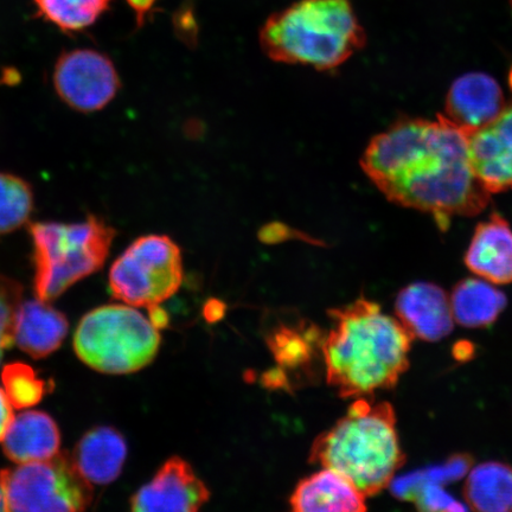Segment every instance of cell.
Returning <instances> with one entry per match:
<instances>
[{
	"label": "cell",
	"instance_id": "ba28073f",
	"mask_svg": "<svg viewBox=\"0 0 512 512\" xmlns=\"http://www.w3.org/2000/svg\"><path fill=\"white\" fill-rule=\"evenodd\" d=\"M0 486L6 511H83L94 496L92 483L66 452L0 471Z\"/></svg>",
	"mask_w": 512,
	"mask_h": 512
},
{
	"label": "cell",
	"instance_id": "484cf974",
	"mask_svg": "<svg viewBox=\"0 0 512 512\" xmlns=\"http://www.w3.org/2000/svg\"><path fill=\"white\" fill-rule=\"evenodd\" d=\"M422 507L431 510H456L464 509L454 505L452 498L448 497L443 490H440L438 486H431V488H425L424 492L420 494V498L416 499Z\"/></svg>",
	"mask_w": 512,
	"mask_h": 512
},
{
	"label": "cell",
	"instance_id": "7a4b0ae2",
	"mask_svg": "<svg viewBox=\"0 0 512 512\" xmlns=\"http://www.w3.org/2000/svg\"><path fill=\"white\" fill-rule=\"evenodd\" d=\"M329 316L332 328L322 344L329 386L343 399L395 387L409 368L414 339L400 320L364 297Z\"/></svg>",
	"mask_w": 512,
	"mask_h": 512
},
{
	"label": "cell",
	"instance_id": "cb8c5ba5",
	"mask_svg": "<svg viewBox=\"0 0 512 512\" xmlns=\"http://www.w3.org/2000/svg\"><path fill=\"white\" fill-rule=\"evenodd\" d=\"M22 298V285L15 279L0 275V363L4 351L15 345V323Z\"/></svg>",
	"mask_w": 512,
	"mask_h": 512
},
{
	"label": "cell",
	"instance_id": "5b68a950",
	"mask_svg": "<svg viewBox=\"0 0 512 512\" xmlns=\"http://www.w3.org/2000/svg\"><path fill=\"white\" fill-rule=\"evenodd\" d=\"M34 247V288L50 302L104 266L115 229L104 217L88 215L76 223L35 222L29 226Z\"/></svg>",
	"mask_w": 512,
	"mask_h": 512
},
{
	"label": "cell",
	"instance_id": "7402d4cb",
	"mask_svg": "<svg viewBox=\"0 0 512 512\" xmlns=\"http://www.w3.org/2000/svg\"><path fill=\"white\" fill-rule=\"evenodd\" d=\"M35 209L31 184L21 176L0 171V236L28 224Z\"/></svg>",
	"mask_w": 512,
	"mask_h": 512
},
{
	"label": "cell",
	"instance_id": "ac0fdd59",
	"mask_svg": "<svg viewBox=\"0 0 512 512\" xmlns=\"http://www.w3.org/2000/svg\"><path fill=\"white\" fill-rule=\"evenodd\" d=\"M72 457L89 483L111 484L123 471L127 457L126 441L114 428H93L83 435Z\"/></svg>",
	"mask_w": 512,
	"mask_h": 512
},
{
	"label": "cell",
	"instance_id": "d6986e66",
	"mask_svg": "<svg viewBox=\"0 0 512 512\" xmlns=\"http://www.w3.org/2000/svg\"><path fill=\"white\" fill-rule=\"evenodd\" d=\"M454 322L465 328H484L496 322L507 306L504 293L484 279L460 281L450 296Z\"/></svg>",
	"mask_w": 512,
	"mask_h": 512
},
{
	"label": "cell",
	"instance_id": "4316f807",
	"mask_svg": "<svg viewBox=\"0 0 512 512\" xmlns=\"http://www.w3.org/2000/svg\"><path fill=\"white\" fill-rule=\"evenodd\" d=\"M14 418V406H12L5 390L0 387V443H2Z\"/></svg>",
	"mask_w": 512,
	"mask_h": 512
},
{
	"label": "cell",
	"instance_id": "52a82bcc",
	"mask_svg": "<svg viewBox=\"0 0 512 512\" xmlns=\"http://www.w3.org/2000/svg\"><path fill=\"white\" fill-rule=\"evenodd\" d=\"M108 280L115 299L155 309L182 286L181 248L166 235L140 236L114 261Z\"/></svg>",
	"mask_w": 512,
	"mask_h": 512
},
{
	"label": "cell",
	"instance_id": "3957f363",
	"mask_svg": "<svg viewBox=\"0 0 512 512\" xmlns=\"http://www.w3.org/2000/svg\"><path fill=\"white\" fill-rule=\"evenodd\" d=\"M389 402L357 398L347 414L313 441L309 462L335 470L366 497L387 489L405 463Z\"/></svg>",
	"mask_w": 512,
	"mask_h": 512
},
{
	"label": "cell",
	"instance_id": "9c48e42d",
	"mask_svg": "<svg viewBox=\"0 0 512 512\" xmlns=\"http://www.w3.org/2000/svg\"><path fill=\"white\" fill-rule=\"evenodd\" d=\"M53 87L64 105L89 114L111 104L121 81L110 56L98 50L79 48L63 51L57 59Z\"/></svg>",
	"mask_w": 512,
	"mask_h": 512
},
{
	"label": "cell",
	"instance_id": "2e32d148",
	"mask_svg": "<svg viewBox=\"0 0 512 512\" xmlns=\"http://www.w3.org/2000/svg\"><path fill=\"white\" fill-rule=\"evenodd\" d=\"M2 443L11 462H40L60 452L61 434L50 415L28 411L15 416Z\"/></svg>",
	"mask_w": 512,
	"mask_h": 512
},
{
	"label": "cell",
	"instance_id": "9a60e30c",
	"mask_svg": "<svg viewBox=\"0 0 512 512\" xmlns=\"http://www.w3.org/2000/svg\"><path fill=\"white\" fill-rule=\"evenodd\" d=\"M366 498L348 478L323 467L300 480L290 505L296 512H363L367 510Z\"/></svg>",
	"mask_w": 512,
	"mask_h": 512
},
{
	"label": "cell",
	"instance_id": "603a6c76",
	"mask_svg": "<svg viewBox=\"0 0 512 512\" xmlns=\"http://www.w3.org/2000/svg\"><path fill=\"white\" fill-rule=\"evenodd\" d=\"M2 377L5 393L16 408L35 406L46 393V383L25 364H9L4 368Z\"/></svg>",
	"mask_w": 512,
	"mask_h": 512
},
{
	"label": "cell",
	"instance_id": "6da1fadb",
	"mask_svg": "<svg viewBox=\"0 0 512 512\" xmlns=\"http://www.w3.org/2000/svg\"><path fill=\"white\" fill-rule=\"evenodd\" d=\"M361 166L390 202L430 214L440 228L482 213L490 202L473 172L466 134L441 114L396 121L371 139Z\"/></svg>",
	"mask_w": 512,
	"mask_h": 512
},
{
	"label": "cell",
	"instance_id": "277c9868",
	"mask_svg": "<svg viewBox=\"0 0 512 512\" xmlns=\"http://www.w3.org/2000/svg\"><path fill=\"white\" fill-rule=\"evenodd\" d=\"M259 41L275 62L328 72L363 49L367 35L350 0H298L266 19Z\"/></svg>",
	"mask_w": 512,
	"mask_h": 512
},
{
	"label": "cell",
	"instance_id": "8fae6325",
	"mask_svg": "<svg viewBox=\"0 0 512 512\" xmlns=\"http://www.w3.org/2000/svg\"><path fill=\"white\" fill-rule=\"evenodd\" d=\"M470 162L490 194L512 191V104L489 125L467 136Z\"/></svg>",
	"mask_w": 512,
	"mask_h": 512
},
{
	"label": "cell",
	"instance_id": "f1b7e54d",
	"mask_svg": "<svg viewBox=\"0 0 512 512\" xmlns=\"http://www.w3.org/2000/svg\"><path fill=\"white\" fill-rule=\"evenodd\" d=\"M174 23L179 34L191 36L192 32H196V21L190 8H182L176 12Z\"/></svg>",
	"mask_w": 512,
	"mask_h": 512
},
{
	"label": "cell",
	"instance_id": "8992f818",
	"mask_svg": "<svg viewBox=\"0 0 512 512\" xmlns=\"http://www.w3.org/2000/svg\"><path fill=\"white\" fill-rule=\"evenodd\" d=\"M162 337L152 320L131 305H105L81 319L76 355L100 373H136L155 360Z\"/></svg>",
	"mask_w": 512,
	"mask_h": 512
},
{
	"label": "cell",
	"instance_id": "44dd1931",
	"mask_svg": "<svg viewBox=\"0 0 512 512\" xmlns=\"http://www.w3.org/2000/svg\"><path fill=\"white\" fill-rule=\"evenodd\" d=\"M37 16L64 34H79L99 21L112 0H32Z\"/></svg>",
	"mask_w": 512,
	"mask_h": 512
},
{
	"label": "cell",
	"instance_id": "7c38bea8",
	"mask_svg": "<svg viewBox=\"0 0 512 512\" xmlns=\"http://www.w3.org/2000/svg\"><path fill=\"white\" fill-rule=\"evenodd\" d=\"M507 102L501 85L484 73L460 76L452 83L445 102L443 117L470 136L502 113Z\"/></svg>",
	"mask_w": 512,
	"mask_h": 512
},
{
	"label": "cell",
	"instance_id": "30bf717a",
	"mask_svg": "<svg viewBox=\"0 0 512 512\" xmlns=\"http://www.w3.org/2000/svg\"><path fill=\"white\" fill-rule=\"evenodd\" d=\"M210 499V491L192 466L181 457H171L160 466L150 483L131 498L136 512H195Z\"/></svg>",
	"mask_w": 512,
	"mask_h": 512
},
{
	"label": "cell",
	"instance_id": "83f0119b",
	"mask_svg": "<svg viewBox=\"0 0 512 512\" xmlns=\"http://www.w3.org/2000/svg\"><path fill=\"white\" fill-rule=\"evenodd\" d=\"M158 0H126V3L136 14L137 27L142 28L153 11L156 10Z\"/></svg>",
	"mask_w": 512,
	"mask_h": 512
},
{
	"label": "cell",
	"instance_id": "d4e9b609",
	"mask_svg": "<svg viewBox=\"0 0 512 512\" xmlns=\"http://www.w3.org/2000/svg\"><path fill=\"white\" fill-rule=\"evenodd\" d=\"M271 344L277 360L291 366L302 362L307 352L303 339L291 331L278 332L274 335Z\"/></svg>",
	"mask_w": 512,
	"mask_h": 512
},
{
	"label": "cell",
	"instance_id": "4dcf8cb0",
	"mask_svg": "<svg viewBox=\"0 0 512 512\" xmlns=\"http://www.w3.org/2000/svg\"><path fill=\"white\" fill-rule=\"evenodd\" d=\"M509 3H510L511 12H512V0H509Z\"/></svg>",
	"mask_w": 512,
	"mask_h": 512
},
{
	"label": "cell",
	"instance_id": "f546056e",
	"mask_svg": "<svg viewBox=\"0 0 512 512\" xmlns=\"http://www.w3.org/2000/svg\"><path fill=\"white\" fill-rule=\"evenodd\" d=\"M0 511H6L5 497L2 486H0Z\"/></svg>",
	"mask_w": 512,
	"mask_h": 512
},
{
	"label": "cell",
	"instance_id": "4fadbf2b",
	"mask_svg": "<svg viewBox=\"0 0 512 512\" xmlns=\"http://www.w3.org/2000/svg\"><path fill=\"white\" fill-rule=\"evenodd\" d=\"M396 318L413 336L425 342H438L451 334L454 318L450 296L430 283H415L399 293Z\"/></svg>",
	"mask_w": 512,
	"mask_h": 512
},
{
	"label": "cell",
	"instance_id": "e0dca14e",
	"mask_svg": "<svg viewBox=\"0 0 512 512\" xmlns=\"http://www.w3.org/2000/svg\"><path fill=\"white\" fill-rule=\"evenodd\" d=\"M68 320L48 302H22L15 323V344L34 358L47 357L61 347L68 334Z\"/></svg>",
	"mask_w": 512,
	"mask_h": 512
},
{
	"label": "cell",
	"instance_id": "5bb4252c",
	"mask_svg": "<svg viewBox=\"0 0 512 512\" xmlns=\"http://www.w3.org/2000/svg\"><path fill=\"white\" fill-rule=\"evenodd\" d=\"M467 268L491 284L512 283V228L494 213L480 222L465 254Z\"/></svg>",
	"mask_w": 512,
	"mask_h": 512
},
{
	"label": "cell",
	"instance_id": "ffe728a7",
	"mask_svg": "<svg viewBox=\"0 0 512 512\" xmlns=\"http://www.w3.org/2000/svg\"><path fill=\"white\" fill-rule=\"evenodd\" d=\"M464 497L472 510L512 511V467L498 462L479 464L466 478Z\"/></svg>",
	"mask_w": 512,
	"mask_h": 512
}]
</instances>
